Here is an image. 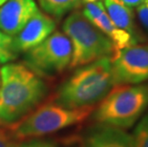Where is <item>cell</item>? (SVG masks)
<instances>
[{"mask_svg":"<svg viewBox=\"0 0 148 147\" xmlns=\"http://www.w3.org/2000/svg\"><path fill=\"white\" fill-rule=\"evenodd\" d=\"M115 86L112 57L80 66L61 84L53 102L69 109L95 107Z\"/></svg>","mask_w":148,"mask_h":147,"instance_id":"cell-2","label":"cell"},{"mask_svg":"<svg viewBox=\"0 0 148 147\" xmlns=\"http://www.w3.org/2000/svg\"><path fill=\"white\" fill-rule=\"evenodd\" d=\"M105 11L114 24L119 29L131 34L138 41V34L134 21V14L121 0H104Z\"/></svg>","mask_w":148,"mask_h":147,"instance_id":"cell-12","label":"cell"},{"mask_svg":"<svg viewBox=\"0 0 148 147\" xmlns=\"http://www.w3.org/2000/svg\"><path fill=\"white\" fill-rule=\"evenodd\" d=\"M95 1H97V0H83V4L86 2H95Z\"/></svg>","mask_w":148,"mask_h":147,"instance_id":"cell-20","label":"cell"},{"mask_svg":"<svg viewBox=\"0 0 148 147\" xmlns=\"http://www.w3.org/2000/svg\"><path fill=\"white\" fill-rule=\"evenodd\" d=\"M134 147H148V112L143 115L132 134Z\"/></svg>","mask_w":148,"mask_h":147,"instance_id":"cell-15","label":"cell"},{"mask_svg":"<svg viewBox=\"0 0 148 147\" xmlns=\"http://www.w3.org/2000/svg\"><path fill=\"white\" fill-rule=\"evenodd\" d=\"M121 1L125 4L129 8H137L138 6H140V4L145 1V0H121Z\"/></svg>","mask_w":148,"mask_h":147,"instance_id":"cell-19","label":"cell"},{"mask_svg":"<svg viewBox=\"0 0 148 147\" xmlns=\"http://www.w3.org/2000/svg\"><path fill=\"white\" fill-rule=\"evenodd\" d=\"M6 1H7V0H0V6H2Z\"/></svg>","mask_w":148,"mask_h":147,"instance_id":"cell-21","label":"cell"},{"mask_svg":"<svg viewBox=\"0 0 148 147\" xmlns=\"http://www.w3.org/2000/svg\"><path fill=\"white\" fill-rule=\"evenodd\" d=\"M78 147H134V143L124 129L96 123L80 136Z\"/></svg>","mask_w":148,"mask_h":147,"instance_id":"cell-10","label":"cell"},{"mask_svg":"<svg viewBox=\"0 0 148 147\" xmlns=\"http://www.w3.org/2000/svg\"><path fill=\"white\" fill-rule=\"evenodd\" d=\"M12 36L0 31V63H8L17 57Z\"/></svg>","mask_w":148,"mask_h":147,"instance_id":"cell-14","label":"cell"},{"mask_svg":"<svg viewBox=\"0 0 148 147\" xmlns=\"http://www.w3.org/2000/svg\"><path fill=\"white\" fill-rule=\"evenodd\" d=\"M48 86L27 65L7 63L0 70V125L12 126L45 99Z\"/></svg>","mask_w":148,"mask_h":147,"instance_id":"cell-1","label":"cell"},{"mask_svg":"<svg viewBox=\"0 0 148 147\" xmlns=\"http://www.w3.org/2000/svg\"><path fill=\"white\" fill-rule=\"evenodd\" d=\"M73 47L62 32H53L25 55V65L42 77H53L70 67Z\"/></svg>","mask_w":148,"mask_h":147,"instance_id":"cell-6","label":"cell"},{"mask_svg":"<svg viewBox=\"0 0 148 147\" xmlns=\"http://www.w3.org/2000/svg\"><path fill=\"white\" fill-rule=\"evenodd\" d=\"M62 29L73 47L70 68L84 66L102 57H113L116 54L113 42L84 16L82 12H72L63 22Z\"/></svg>","mask_w":148,"mask_h":147,"instance_id":"cell-4","label":"cell"},{"mask_svg":"<svg viewBox=\"0 0 148 147\" xmlns=\"http://www.w3.org/2000/svg\"><path fill=\"white\" fill-rule=\"evenodd\" d=\"M148 109V84L115 85L93 111L96 123L127 129Z\"/></svg>","mask_w":148,"mask_h":147,"instance_id":"cell-3","label":"cell"},{"mask_svg":"<svg viewBox=\"0 0 148 147\" xmlns=\"http://www.w3.org/2000/svg\"><path fill=\"white\" fill-rule=\"evenodd\" d=\"M82 14L113 42L116 48V54L119 50L130 45L137 44V40L125 31L119 29L107 14L103 3L99 0L95 2L84 3ZM115 54V55H116Z\"/></svg>","mask_w":148,"mask_h":147,"instance_id":"cell-8","label":"cell"},{"mask_svg":"<svg viewBox=\"0 0 148 147\" xmlns=\"http://www.w3.org/2000/svg\"><path fill=\"white\" fill-rule=\"evenodd\" d=\"M137 14L141 25L148 31V0L137 7Z\"/></svg>","mask_w":148,"mask_h":147,"instance_id":"cell-18","label":"cell"},{"mask_svg":"<svg viewBox=\"0 0 148 147\" xmlns=\"http://www.w3.org/2000/svg\"><path fill=\"white\" fill-rule=\"evenodd\" d=\"M94 109H69L56 102L44 103L10 128L19 142L36 139L82 122Z\"/></svg>","mask_w":148,"mask_h":147,"instance_id":"cell-5","label":"cell"},{"mask_svg":"<svg viewBox=\"0 0 148 147\" xmlns=\"http://www.w3.org/2000/svg\"><path fill=\"white\" fill-rule=\"evenodd\" d=\"M17 147H58V145L50 140L30 139L20 142Z\"/></svg>","mask_w":148,"mask_h":147,"instance_id":"cell-17","label":"cell"},{"mask_svg":"<svg viewBox=\"0 0 148 147\" xmlns=\"http://www.w3.org/2000/svg\"><path fill=\"white\" fill-rule=\"evenodd\" d=\"M20 142L10 127L0 125V147H17Z\"/></svg>","mask_w":148,"mask_h":147,"instance_id":"cell-16","label":"cell"},{"mask_svg":"<svg viewBox=\"0 0 148 147\" xmlns=\"http://www.w3.org/2000/svg\"><path fill=\"white\" fill-rule=\"evenodd\" d=\"M56 30V22L50 15L37 10L14 39L17 54L26 53L45 40Z\"/></svg>","mask_w":148,"mask_h":147,"instance_id":"cell-9","label":"cell"},{"mask_svg":"<svg viewBox=\"0 0 148 147\" xmlns=\"http://www.w3.org/2000/svg\"><path fill=\"white\" fill-rule=\"evenodd\" d=\"M115 85L140 84L148 80V44H134L112 57Z\"/></svg>","mask_w":148,"mask_h":147,"instance_id":"cell-7","label":"cell"},{"mask_svg":"<svg viewBox=\"0 0 148 147\" xmlns=\"http://www.w3.org/2000/svg\"><path fill=\"white\" fill-rule=\"evenodd\" d=\"M38 3L47 14L59 18L82 6L83 0H38Z\"/></svg>","mask_w":148,"mask_h":147,"instance_id":"cell-13","label":"cell"},{"mask_svg":"<svg viewBox=\"0 0 148 147\" xmlns=\"http://www.w3.org/2000/svg\"><path fill=\"white\" fill-rule=\"evenodd\" d=\"M37 10L34 0H7L0 6V31L16 36Z\"/></svg>","mask_w":148,"mask_h":147,"instance_id":"cell-11","label":"cell"}]
</instances>
